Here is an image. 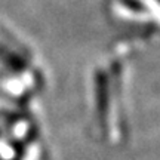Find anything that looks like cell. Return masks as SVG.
Instances as JSON below:
<instances>
[{
    "instance_id": "6da1fadb",
    "label": "cell",
    "mask_w": 160,
    "mask_h": 160,
    "mask_svg": "<svg viewBox=\"0 0 160 160\" xmlns=\"http://www.w3.org/2000/svg\"><path fill=\"white\" fill-rule=\"evenodd\" d=\"M159 2H160V0H159Z\"/></svg>"
}]
</instances>
